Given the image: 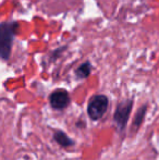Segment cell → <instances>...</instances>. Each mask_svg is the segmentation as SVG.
<instances>
[{
    "instance_id": "1",
    "label": "cell",
    "mask_w": 159,
    "mask_h": 160,
    "mask_svg": "<svg viewBox=\"0 0 159 160\" xmlns=\"http://www.w3.org/2000/svg\"><path fill=\"white\" fill-rule=\"evenodd\" d=\"M17 24L14 22H3L0 28V56L2 60H8L11 55L13 37Z\"/></svg>"
},
{
    "instance_id": "2",
    "label": "cell",
    "mask_w": 159,
    "mask_h": 160,
    "mask_svg": "<svg viewBox=\"0 0 159 160\" xmlns=\"http://www.w3.org/2000/svg\"><path fill=\"white\" fill-rule=\"evenodd\" d=\"M109 107V99L106 95H95L87 103V114L93 121H98L105 116Z\"/></svg>"
},
{
    "instance_id": "3",
    "label": "cell",
    "mask_w": 159,
    "mask_h": 160,
    "mask_svg": "<svg viewBox=\"0 0 159 160\" xmlns=\"http://www.w3.org/2000/svg\"><path fill=\"white\" fill-rule=\"evenodd\" d=\"M133 105V98H127L120 101L117 105V107H116L115 113H113V122L116 123V127L118 128V130L120 132H123L125 130V128H127Z\"/></svg>"
},
{
    "instance_id": "4",
    "label": "cell",
    "mask_w": 159,
    "mask_h": 160,
    "mask_svg": "<svg viewBox=\"0 0 159 160\" xmlns=\"http://www.w3.org/2000/svg\"><path fill=\"white\" fill-rule=\"evenodd\" d=\"M70 96L64 88H57L49 96V103L53 110H64L70 105Z\"/></svg>"
},
{
    "instance_id": "5",
    "label": "cell",
    "mask_w": 159,
    "mask_h": 160,
    "mask_svg": "<svg viewBox=\"0 0 159 160\" xmlns=\"http://www.w3.org/2000/svg\"><path fill=\"white\" fill-rule=\"evenodd\" d=\"M146 112H147V105H143L140 109L136 111L135 116L133 118V121H132V125H131V132L133 134H135L140 128L142 127L143 122H144V119L145 116H146Z\"/></svg>"
},
{
    "instance_id": "6",
    "label": "cell",
    "mask_w": 159,
    "mask_h": 160,
    "mask_svg": "<svg viewBox=\"0 0 159 160\" xmlns=\"http://www.w3.org/2000/svg\"><path fill=\"white\" fill-rule=\"evenodd\" d=\"M53 139H55V142L58 145L63 148H68V147H71V146L75 145L74 139H72L70 136H68V135L66 134V132L60 131V130L55 131V133H53Z\"/></svg>"
},
{
    "instance_id": "7",
    "label": "cell",
    "mask_w": 159,
    "mask_h": 160,
    "mask_svg": "<svg viewBox=\"0 0 159 160\" xmlns=\"http://www.w3.org/2000/svg\"><path fill=\"white\" fill-rule=\"evenodd\" d=\"M91 72H92L91 62L85 61L77 69V71H75V75H77L79 78H81V80H84V78H87L89 75H91Z\"/></svg>"
}]
</instances>
